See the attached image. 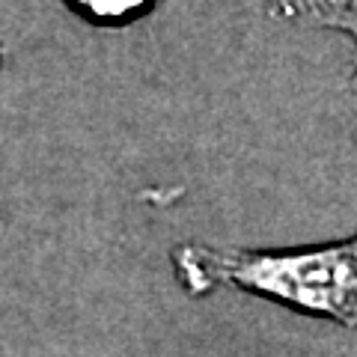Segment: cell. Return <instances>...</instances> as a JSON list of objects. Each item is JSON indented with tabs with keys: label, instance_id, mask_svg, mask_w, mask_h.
Wrapping results in <instances>:
<instances>
[{
	"label": "cell",
	"instance_id": "cell-4",
	"mask_svg": "<svg viewBox=\"0 0 357 357\" xmlns=\"http://www.w3.org/2000/svg\"><path fill=\"white\" fill-rule=\"evenodd\" d=\"M0 66H3V45H0Z\"/></svg>",
	"mask_w": 357,
	"mask_h": 357
},
{
	"label": "cell",
	"instance_id": "cell-1",
	"mask_svg": "<svg viewBox=\"0 0 357 357\" xmlns=\"http://www.w3.org/2000/svg\"><path fill=\"white\" fill-rule=\"evenodd\" d=\"M173 271L188 295L232 286L280 307L357 328V236L307 248H211L178 244Z\"/></svg>",
	"mask_w": 357,
	"mask_h": 357
},
{
	"label": "cell",
	"instance_id": "cell-2",
	"mask_svg": "<svg viewBox=\"0 0 357 357\" xmlns=\"http://www.w3.org/2000/svg\"><path fill=\"white\" fill-rule=\"evenodd\" d=\"M274 13L301 27L333 30L349 36L354 45V77H357V0H271Z\"/></svg>",
	"mask_w": 357,
	"mask_h": 357
},
{
	"label": "cell",
	"instance_id": "cell-3",
	"mask_svg": "<svg viewBox=\"0 0 357 357\" xmlns=\"http://www.w3.org/2000/svg\"><path fill=\"white\" fill-rule=\"evenodd\" d=\"M63 6L84 24L119 30L143 21L158 6V0H63Z\"/></svg>",
	"mask_w": 357,
	"mask_h": 357
}]
</instances>
